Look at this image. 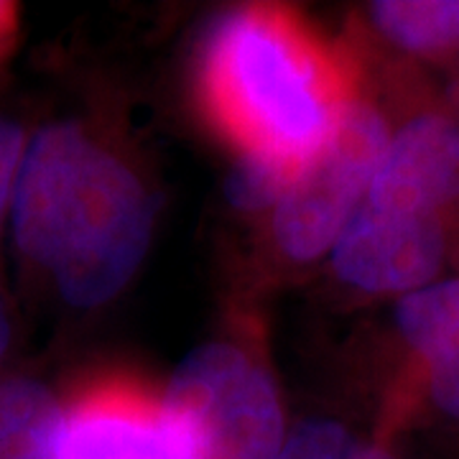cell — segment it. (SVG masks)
I'll return each instance as SVG.
<instances>
[{
  "instance_id": "cell-2",
  "label": "cell",
  "mask_w": 459,
  "mask_h": 459,
  "mask_svg": "<svg viewBox=\"0 0 459 459\" xmlns=\"http://www.w3.org/2000/svg\"><path fill=\"white\" fill-rule=\"evenodd\" d=\"M202 102L238 156L299 169L358 100L344 59L294 13L250 5L222 16L199 59Z\"/></svg>"
},
{
  "instance_id": "cell-15",
  "label": "cell",
  "mask_w": 459,
  "mask_h": 459,
  "mask_svg": "<svg viewBox=\"0 0 459 459\" xmlns=\"http://www.w3.org/2000/svg\"><path fill=\"white\" fill-rule=\"evenodd\" d=\"M11 337H13V329H11V316H8L5 304L0 301V362H3L5 352H8V347H11Z\"/></svg>"
},
{
  "instance_id": "cell-10",
  "label": "cell",
  "mask_w": 459,
  "mask_h": 459,
  "mask_svg": "<svg viewBox=\"0 0 459 459\" xmlns=\"http://www.w3.org/2000/svg\"><path fill=\"white\" fill-rule=\"evenodd\" d=\"M368 16L395 49L424 59L459 51V0H377Z\"/></svg>"
},
{
  "instance_id": "cell-11",
  "label": "cell",
  "mask_w": 459,
  "mask_h": 459,
  "mask_svg": "<svg viewBox=\"0 0 459 459\" xmlns=\"http://www.w3.org/2000/svg\"><path fill=\"white\" fill-rule=\"evenodd\" d=\"M279 459H403L388 437H362L332 419H309L286 434Z\"/></svg>"
},
{
  "instance_id": "cell-12",
  "label": "cell",
  "mask_w": 459,
  "mask_h": 459,
  "mask_svg": "<svg viewBox=\"0 0 459 459\" xmlns=\"http://www.w3.org/2000/svg\"><path fill=\"white\" fill-rule=\"evenodd\" d=\"M291 177L294 169L279 161L261 156H238L225 184V192L240 212H261L268 207L273 210Z\"/></svg>"
},
{
  "instance_id": "cell-14",
  "label": "cell",
  "mask_w": 459,
  "mask_h": 459,
  "mask_svg": "<svg viewBox=\"0 0 459 459\" xmlns=\"http://www.w3.org/2000/svg\"><path fill=\"white\" fill-rule=\"evenodd\" d=\"M13 29H16V11H13V5L0 3V51H5Z\"/></svg>"
},
{
  "instance_id": "cell-6",
  "label": "cell",
  "mask_w": 459,
  "mask_h": 459,
  "mask_svg": "<svg viewBox=\"0 0 459 459\" xmlns=\"http://www.w3.org/2000/svg\"><path fill=\"white\" fill-rule=\"evenodd\" d=\"M59 459H189V444L164 395L95 380L62 406Z\"/></svg>"
},
{
  "instance_id": "cell-5",
  "label": "cell",
  "mask_w": 459,
  "mask_h": 459,
  "mask_svg": "<svg viewBox=\"0 0 459 459\" xmlns=\"http://www.w3.org/2000/svg\"><path fill=\"white\" fill-rule=\"evenodd\" d=\"M449 225L362 199L329 250L332 271L360 294L403 299L439 281L449 255Z\"/></svg>"
},
{
  "instance_id": "cell-13",
  "label": "cell",
  "mask_w": 459,
  "mask_h": 459,
  "mask_svg": "<svg viewBox=\"0 0 459 459\" xmlns=\"http://www.w3.org/2000/svg\"><path fill=\"white\" fill-rule=\"evenodd\" d=\"M26 141L29 138L16 120L0 115V230L11 217V202H13L18 166Z\"/></svg>"
},
{
  "instance_id": "cell-1",
  "label": "cell",
  "mask_w": 459,
  "mask_h": 459,
  "mask_svg": "<svg viewBox=\"0 0 459 459\" xmlns=\"http://www.w3.org/2000/svg\"><path fill=\"white\" fill-rule=\"evenodd\" d=\"M153 217L143 181L80 123H49L26 141L11 230L66 304L92 309L120 294L146 258Z\"/></svg>"
},
{
  "instance_id": "cell-4",
  "label": "cell",
  "mask_w": 459,
  "mask_h": 459,
  "mask_svg": "<svg viewBox=\"0 0 459 459\" xmlns=\"http://www.w3.org/2000/svg\"><path fill=\"white\" fill-rule=\"evenodd\" d=\"M391 126L368 100H352L327 141L299 166L273 207L271 230L279 250L309 263L334 240L370 189Z\"/></svg>"
},
{
  "instance_id": "cell-8",
  "label": "cell",
  "mask_w": 459,
  "mask_h": 459,
  "mask_svg": "<svg viewBox=\"0 0 459 459\" xmlns=\"http://www.w3.org/2000/svg\"><path fill=\"white\" fill-rule=\"evenodd\" d=\"M394 316L429 403L459 421V276L398 299Z\"/></svg>"
},
{
  "instance_id": "cell-7",
  "label": "cell",
  "mask_w": 459,
  "mask_h": 459,
  "mask_svg": "<svg viewBox=\"0 0 459 459\" xmlns=\"http://www.w3.org/2000/svg\"><path fill=\"white\" fill-rule=\"evenodd\" d=\"M365 202L452 222L459 204L457 120L427 110L391 128Z\"/></svg>"
},
{
  "instance_id": "cell-9",
  "label": "cell",
  "mask_w": 459,
  "mask_h": 459,
  "mask_svg": "<svg viewBox=\"0 0 459 459\" xmlns=\"http://www.w3.org/2000/svg\"><path fill=\"white\" fill-rule=\"evenodd\" d=\"M62 403L31 377L0 383V459H59Z\"/></svg>"
},
{
  "instance_id": "cell-3",
  "label": "cell",
  "mask_w": 459,
  "mask_h": 459,
  "mask_svg": "<svg viewBox=\"0 0 459 459\" xmlns=\"http://www.w3.org/2000/svg\"><path fill=\"white\" fill-rule=\"evenodd\" d=\"M166 403L189 459H279L286 421L271 373L243 347L207 342L177 365Z\"/></svg>"
}]
</instances>
